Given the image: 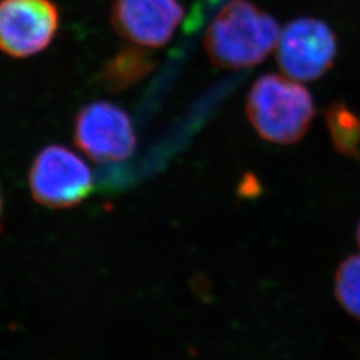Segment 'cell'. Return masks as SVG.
<instances>
[{
  "instance_id": "cell-11",
  "label": "cell",
  "mask_w": 360,
  "mask_h": 360,
  "mask_svg": "<svg viewBox=\"0 0 360 360\" xmlns=\"http://www.w3.org/2000/svg\"><path fill=\"white\" fill-rule=\"evenodd\" d=\"M1 210H3V199H1V191H0V220H1ZM0 230H1V223H0Z\"/></svg>"
},
{
  "instance_id": "cell-7",
  "label": "cell",
  "mask_w": 360,
  "mask_h": 360,
  "mask_svg": "<svg viewBox=\"0 0 360 360\" xmlns=\"http://www.w3.org/2000/svg\"><path fill=\"white\" fill-rule=\"evenodd\" d=\"M184 16L178 0H114L111 23L116 34L135 46H166Z\"/></svg>"
},
{
  "instance_id": "cell-6",
  "label": "cell",
  "mask_w": 360,
  "mask_h": 360,
  "mask_svg": "<svg viewBox=\"0 0 360 360\" xmlns=\"http://www.w3.org/2000/svg\"><path fill=\"white\" fill-rule=\"evenodd\" d=\"M60 15L52 0H0V51L25 59L46 50Z\"/></svg>"
},
{
  "instance_id": "cell-9",
  "label": "cell",
  "mask_w": 360,
  "mask_h": 360,
  "mask_svg": "<svg viewBox=\"0 0 360 360\" xmlns=\"http://www.w3.org/2000/svg\"><path fill=\"white\" fill-rule=\"evenodd\" d=\"M326 126L336 153L356 158L360 150V117L346 104H331L326 111Z\"/></svg>"
},
{
  "instance_id": "cell-1",
  "label": "cell",
  "mask_w": 360,
  "mask_h": 360,
  "mask_svg": "<svg viewBox=\"0 0 360 360\" xmlns=\"http://www.w3.org/2000/svg\"><path fill=\"white\" fill-rule=\"evenodd\" d=\"M276 20L247 0H232L207 30L205 49L212 65L243 70L262 63L279 40Z\"/></svg>"
},
{
  "instance_id": "cell-3",
  "label": "cell",
  "mask_w": 360,
  "mask_h": 360,
  "mask_svg": "<svg viewBox=\"0 0 360 360\" xmlns=\"http://www.w3.org/2000/svg\"><path fill=\"white\" fill-rule=\"evenodd\" d=\"M89 165L74 151L50 144L39 151L28 171V188L34 200L51 210L80 205L92 191Z\"/></svg>"
},
{
  "instance_id": "cell-12",
  "label": "cell",
  "mask_w": 360,
  "mask_h": 360,
  "mask_svg": "<svg viewBox=\"0 0 360 360\" xmlns=\"http://www.w3.org/2000/svg\"><path fill=\"white\" fill-rule=\"evenodd\" d=\"M356 240H358V245L360 247V221L359 224H358V229H356Z\"/></svg>"
},
{
  "instance_id": "cell-4",
  "label": "cell",
  "mask_w": 360,
  "mask_h": 360,
  "mask_svg": "<svg viewBox=\"0 0 360 360\" xmlns=\"http://www.w3.org/2000/svg\"><path fill=\"white\" fill-rule=\"evenodd\" d=\"M338 55V39L327 23L299 18L284 27L276 44V62L292 80L312 82L322 77Z\"/></svg>"
},
{
  "instance_id": "cell-8",
  "label": "cell",
  "mask_w": 360,
  "mask_h": 360,
  "mask_svg": "<svg viewBox=\"0 0 360 360\" xmlns=\"http://www.w3.org/2000/svg\"><path fill=\"white\" fill-rule=\"evenodd\" d=\"M155 68L153 55L141 46L123 47L107 60L99 74V82L110 92H120L136 84Z\"/></svg>"
},
{
  "instance_id": "cell-2",
  "label": "cell",
  "mask_w": 360,
  "mask_h": 360,
  "mask_svg": "<svg viewBox=\"0 0 360 360\" xmlns=\"http://www.w3.org/2000/svg\"><path fill=\"white\" fill-rule=\"evenodd\" d=\"M245 114L262 139L285 146L307 134L315 104L312 95L296 80L266 74L248 92Z\"/></svg>"
},
{
  "instance_id": "cell-10",
  "label": "cell",
  "mask_w": 360,
  "mask_h": 360,
  "mask_svg": "<svg viewBox=\"0 0 360 360\" xmlns=\"http://www.w3.org/2000/svg\"><path fill=\"white\" fill-rule=\"evenodd\" d=\"M335 292L339 303L360 319V254L347 257L338 269Z\"/></svg>"
},
{
  "instance_id": "cell-5",
  "label": "cell",
  "mask_w": 360,
  "mask_h": 360,
  "mask_svg": "<svg viewBox=\"0 0 360 360\" xmlns=\"http://www.w3.org/2000/svg\"><path fill=\"white\" fill-rule=\"evenodd\" d=\"M74 142L94 162L114 163L132 155L136 138L124 110L108 102H92L75 116Z\"/></svg>"
}]
</instances>
